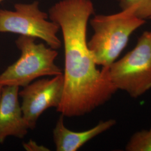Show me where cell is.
Returning a JSON list of instances; mask_svg holds the SVG:
<instances>
[{
    "label": "cell",
    "instance_id": "6da1fadb",
    "mask_svg": "<svg viewBox=\"0 0 151 151\" xmlns=\"http://www.w3.org/2000/svg\"><path fill=\"white\" fill-rule=\"evenodd\" d=\"M93 13L91 0H62L49 10L50 20L60 26L63 38L64 89L56 109L65 117L91 113L118 91L108 67L97 69L87 45V22Z\"/></svg>",
    "mask_w": 151,
    "mask_h": 151
},
{
    "label": "cell",
    "instance_id": "7a4b0ae2",
    "mask_svg": "<svg viewBox=\"0 0 151 151\" xmlns=\"http://www.w3.org/2000/svg\"><path fill=\"white\" fill-rule=\"evenodd\" d=\"M145 22L123 10L94 16L90 21L94 33L87 45L96 65L109 67L116 60L131 35Z\"/></svg>",
    "mask_w": 151,
    "mask_h": 151
},
{
    "label": "cell",
    "instance_id": "3957f363",
    "mask_svg": "<svg viewBox=\"0 0 151 151\" xmlns=\"http://www.w3.org/2000/svg\"><path fill=\"white\" fill-rule=\"evenodd\" d=\"M36 38L20 35L15 42L21 52L20 58L0 75V85L27 86L44 76L62 75V70L55 63L56 49L37 44Z\"/></svg>",
    "mask_w": 151,
    "mask_h": 151
},
{
    "label": "cell",
    "instance_id": "277c9868",
    "mask_svg": "<svg viewBox=\"0 0 151 151\" xmlns=\"http://www.w3.org/2000/svg\"><path fill=\"white\" fill-rule=\"evenodd\" d=\"M114 86L133 98L151 89V31L143 32L135 47L108 67Z\"/></svg>",
    "mask_w": 151,
    "mask_h": 151
},
{
    "label": "cell",
    "instance_id": "5b68a950",
    "mask_svg": "<svg viewBox=\"0 0 151 151\" xmlns=\"http://www.w3.org/2000/svg\"><path fill=\"white\" fill-rule=\"evenodd\" d=\"M15 11L0 10V32H11L39 38L54 49L61 47L57 37L60 26L47 20L48 15L40 10L39 2L16 4Z\"/></svg>",
    "mask_w": 151,
    "mask_h": 151
},
{
    "label": "cell",
    "instance_id": "8992f818",
    "mask_svg": "<svg viewBox=\"0 0 151 151\" xmlns=\"http://www.w3.org/2000/svg\"><path fill=\"white\" fill-rule=\"evenodd\" d=\"M64 89L63 74L51 79L43 78L24 87L19 96L24 119L30 129H34L40 116L50 108H58L61 102Z\"/></svg>",
    "mask_w": 151,
    "mask_h": 151
},
{
    "label": "cell",
    "instance_id": "52a82bcc",
    "mask_svg": "<svg viewBox=\"0 0 151 151\" xmlns=\"http://www.w3.org/2000/svg\"><path fill=\"white\" fill-rule=\"evenodd\" d=\"M19 87L5 86L0 97V143L9 137L22 139L29 129L19 101Z\"/></svg>",
    "mask_w": 151,
    "mask_h": 151
},
{
    "label": "cell",
    "instance_id": "ba28073f",
    "mask_svg": "<svg viewBox=\"0 0 151 151\" xmlns=\"http://www.w3.org/2000/svg\"><path fill=\"white\" fill-rule=\"evenodd\" d=\"M64 116H60L53 131V139L56 151H76L97 135L107 131L115 125L114 119L101 121L90 129L75 132L68 129L64 124Z\"/></svg>",
    "mask_w": 151,
    "mask_h": 151
},
{
    "label": "cell",
    "instance_id": "9c48e42d",
    "mask_svg": "<svg viewBox=\"0 0 151 151\" xmlns=\"http://www.w3.org/2000/svg\"><path fill=\"white\" fill-rule=\"evenodd\" d=\"M120 6L122 10L140 19H151V0H122Z\"/></svg>",
    "mask_w": 151,
    "mask_h": 151
},
{
    "label": "cell",
    "instance_id": "30bf717a",
    "mask_svg": "<svg viewBox=\"0 0 151 151\" xmlns=\"http://www.w3.org/2000/svg\"><path fill=\"white\" fill-rule=\"evenodd\" d=\"M125 150L128 151H151V126L148 130L138 131L131 137Z\"/></svg>",
    "mask_w": 151,
    "mask_h": 151
},
{
    "label": "cell",
    "instance_id": "8fae6325",
    "mask_svg": "<svg viewBox=\"0 0 151 151\" xmlns=\"http://www.w3.org/2000/svg\"><path fill=\"white\" fill-rule=\"evenodd\" d=\"M23 147L25 150L28 151H49L48 148L43 145H38L35 141L30 140L27 143H24Z\"/></svg>",
    "mask_w": 151,
    "mask_h": 151
},
{
    "label": "cell",
    "instance_id": "7c38bea8",
    "mask_svg": "<svg viewBox=\"0 0 151 151\" xmlns=\"http://www.w3.org/2000/svg\"><path fill=\"white\" fill-rule=\"evenodd\" d=\"M2 87H3V86H2L0 85V97H1V92H2Z\"/></svg>",
    "mask_w": 151,
    "mask_h": 151
},
{
    "label": "cell",
    "instance_id": "4fadbf2b",
    "mask_svg": "<svg viewBox=\"0 0 151 151\" xmlns=\"http://www.w3.org/2000/svg\"><path fill=\"white\" fill-rule=\"evenodd\" d=\"M4 1V0H0V3H1V2H2V1Z\"/></svg>",
    "mask_w": 151,
    "mask_h": 151
},
{
    "label": "cell",
    "instance_id": "5bb4252c",
    "mask_svg": "<svg viewBox=\"0 0 151 151\" xmlns=\"http://www.w3.org/2000/svg\"><path fill=\"white\" fill-rule=\"evenodd\" d=\"M117 1H119V2H120V1H122V0H117Z\"/></svg>",
    "mask_w": 151,
    "mask_h": 151
}]
</instances>
